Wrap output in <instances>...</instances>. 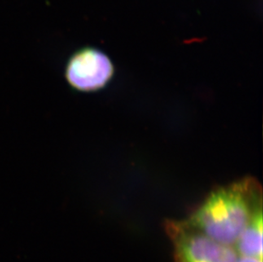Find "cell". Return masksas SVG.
Returning a JSON list of instances; mask_svg holds the SVG:
<instances>
[{
    "label": "cell",
    "mask_w": 263,
    "mask_h": 262,
    "mask_svg": "<svg viewBox=\"0 0 263 262\" xmlns=\"http://www.w3.org/2000/svg\"><path fill=\"white\" fill-rule=\"evenodd\" d=\"M261 207V185L255 179L246 178L211 193L186 221L212 239L234 247Z\"/></svg>",
    "instance_id": "1"
},
{
    "label": "cell",
    "mask_w": 263,
    "mask_h": 262,
    "mask_svg": "<svg viewBox=\"0 0 263 262\" xmlns=\"http://www.w3.org/2000/svg\"><path fill=\"white\" fill-rule=\"evenodd\" d=\"M167 230L177 262H237L239 257L234 247L212 239L186 220L169 221Z\"/></svg>",
    "instance_id": "2"
},
{
    "label": "cell",
    "mask_w": 263,
    "mask_h": 262,
    "mask_svg": "<svg viewBox=\"0 0 263 262\" xmlns=\"http://www.w3.org/2000/svg\"><path fill=\"white\" fill-rule=\"evenodd\" d=\"M112 74L114 66L107 54L93 48H85L75 53L66 68L67 81L81 91L101 89Z\"/></svg>",
    "instance_id": "3"
},
{
    "label": "cell",
    "mask_w": 263,
    "mask_h": 262,
    "mask_svg": "<svg viewBox=\"0 0 263 262\" xmlns=\"http://www.w3.org/2000/svg\"><path fill=\"white\" fill-rule=\"evenodd\" d=\"M234 248L239 256L262 259V207L254 213Z\"/></svg>",
    "instance_id": "4"
},
{
    "label": "cell",
    "mask_w": 263,
    "mask_h": 262,
    "mask_svg": "<svg viewBox=\"0 0 263 262\" xmlns=\"http://www.w3.org/2000/svg\"><path fill=\"white\" fill-rule=\"evenodd\" d=\"M237 262H262V259L255 257H246V256H239Z\"/></svg>",
    "instance_id": "5"
}]
</instances>
